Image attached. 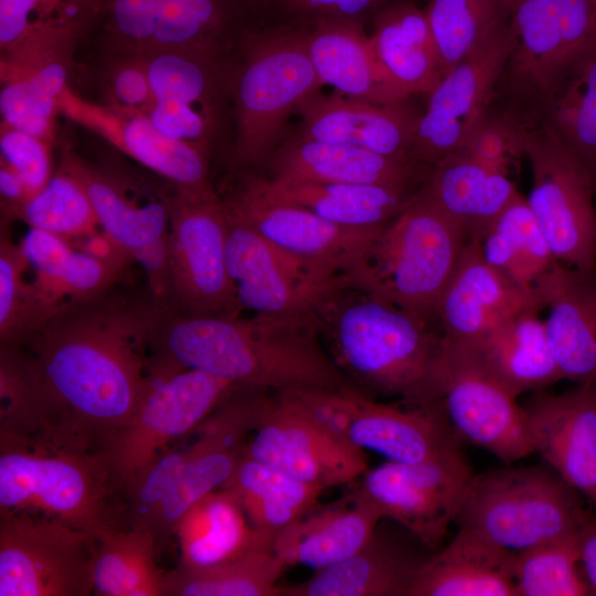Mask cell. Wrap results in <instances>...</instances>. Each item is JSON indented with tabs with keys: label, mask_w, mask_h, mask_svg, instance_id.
<instances>
[{
	"label": "cell",
	"mask_w": 596,
	"mask_h": 596,
	"mask_svg": "<svg viewBox=\"0 0 596 596\" xmlns=\"http://www.w3.org/2000/svg\"><path fill=\"white\" fill-rule=\"evenodd\" d=\"M161 306L148 287L119 283L67 300L9 344L25 384L24 435L99 455L151 384L150 339Z\"/></svg>",
	"instance_id": "6da1fadb"
},
{
	"label": "cell",
	"mask_w": 596,
	"mask_h": 596,
	"mask_svg": "<svg viewBox=\"0 0 596 596\" xmlns=\"http://www.w3.org/2000/svg\"><path fill=\"white\" fill-rule=\"evenodd\" d=\"M183 370L267 391L354 387L324 350L309 311L189 316L162 306L149 372L167 377Z\"/></svg>",
	"instance_id": "7a4b0ae2"
},
{
	"label": "cell",
	"mask_w": 596,
	"mask_h": 596,
	"mask_svg": "<svg viewBox=\"0 0 596 596\" xmlns=\"http://www.w3.org/2000/svg\"><path fill=\"white\" fill-rule=\"evenodd\" d=\"M309 313L340 372L364 394L408 402L441 398L445 337L436 317L337 278Z\"/></svg>",
	"instance_id": "3957f363"
},
{
	"label": "cell",
	"mask_w": 596,
	"mask_h": 596,
	"mask_svg": "<svg viewBox=\"0 0 596 596\" xmlns=\"http://www.w3.org/2000/svg\"><path fill=\"white\" fill-rule=\"evenodd\" d=\"M125 511L99 455L0 432V513L55 519L100 541L124 529Z\"/></svg>",
	"instance_id": "277c9868"
},
{
	"label": "cell",
	"mask_w": 596,
	"mask_h": 596,
	"mask_svg": "<svg viewBox=\"0 0 596 596\" xmlns=\"http://www.w3.org/2000/svg\"><path fill=\"white\" fill-rule=\"evenodd\" d=\"M470 240L422 189L375 235L344 280L436 317L440 294ZM437 318V317H436Z\"/></svg>",
	"instance_id": "5b68a950"
},
{
	"label": "cell",
	"mask_w": 596,
	"mask_h": 596,
	"mask_svg": "<svg viewBox=\"0 0 596 596\" xmlns=\"http://www.w3.org/2000/svg\"><path fill=\"white\" fill-rule=\"evenodd\" d=\"M298 23L263 32L246 26L238 36L245 50L233 70V171L266 160L289 115L322 85Z\"/></svg>",
	"instance_id": "8992f818"
},
{
	"label": "cell",
	"mask_w": 596,
	"mask_h": 596,
	"mask_svg": "<svg viewBox=\"0 0 596 596\" xmlns=\"http://www.w3.org/2000/svg\"><path fill=\"white\" fill-rule=\"evenodd\" d=\"M590 514L550 466L507 467L473 475L456 521L515 554L579 534Z\"/></svg>",
	"instance_id": "52a82bcc"
},
{
	"label": "cell",
	"mask_w": 596,
	"mask_h": 596,
	"mask_svg": "<svg viewBox=\"0 0 596 596\" xmlns=\"http://www.w3.org/2000/svg\"><path fill=\"white\" fill-rule=\"evenodd\" d=\"M512 47L482 115L533 127L560 66L596 34V0H505Z\"/></svg>",
	"instance_id": "ba28073f"
},
{
	"label": "cell",
	"mask_w": 596,
	"mask_h": 596,
	"mask_svg": "<svg viewBox=\"0 0 596 596\" xmlns=\"http://www.w3.org/2000/svg\"><path fill=\"white\" fill-rule=\"evenodd\" d=\"M291 393L331 434L389 461L419 462L460 448L441 398L384 403L356 387Z\"/></svg>",
	"instance_id": "9c48e42d"
},
{
	"label": "cell",
	"mask_w": 596,
	"mask_h": 596,
	"mask_svg": "<svg viewBox=\"0 0 596 596\" xmlns=\"http://www.w3.org/2000/svg\"><path fill=\"white\" fill-rule=\"evenodd\" d=\"M227 221L217 192L169 194L168 308L189 316L240 315L226 263Z\"/></svg>",
	"instance_id": "30bf717a"
},
{
	"label": "cell",
	"mask_w": 596,
	"mask_h": 596,
	"mask_svg": "<svg viewBox=\"0 0 596 596\" xmlns=\"http://www.w3.org/2000/svg\"><path fill=\"white\" fill-rule=\"evenodd\" d=\"M238 386L196 370L151 380L129 422L99 454L124 498L145 467L172 444L191 436Z\"/></svg>",
	"instance_id": "8fae6325"
},
{
	"label": "cell",
	"mask_w": 596,
	"mask_h": 596,
	"mask_svg": "<svg viewBox=\"0 0 596 596\" xmlns=\"http://www.w3.org/2000/svg\"><path fill=\"white\" fill-rule=\"evenodd\" d=\"M532 173L526 202L557 262L596 269L595 183L578 159L541 127L522 132Z\"/></svg>",
	"instance_id": "7c38bea8"
},
{
	"label": "cell",
	"mask_w": 596,
	"mask_h": 596,
	"mask_svg": "<svg viewBox=\"0 0 596 596\" xmlns=\"http://www.w3.org/2000/svg\"><path fill=\"white\" fill-rule=\"evenodd\" d=\"M98 540L58 520L0 513V596H88Z\"/></svg>",
	"instance_id": "4fadbf2b"
},
{
	"label": "cell",
	"mask_w": 596,
	"mask_h": 596,
	"mask_svg": "<svg viewBox=\"0 0 596 596\" xmlns=\"http://www.w3.org/2000/svg\"><path fill=\"white\" fill-rule=\"evenodd\" d=\"M245 455L324 490L369 469L364 450L318 424L288 391L264 394Z\"/></svg>",
	"instance_id": "5bb4252c"
},
{
	"label": "cell",
	"mask_w": 596,
	"mask_h": 596,
	"mask_svg": "<svg viewBox=\"0 0 596 596\" xmlns=\"http://www.w3.org/2000/svg\"><path fill=\"white\" fill-rule=\"evenodd\" d=\"M472 477L459 448L419 462L386 460L368 469L355 489L383 519L402 525L434 552L457 520Z\"/></svg>",
	"instance_id": "9a60e30c"
},
{
	"label": "cell",
	"mask_w": 596,
	"mask_h": 596,
	"mask_svg": "<svg viewBox=\"0 0 596 596\" xmlns=\"http://www.w3.org/2000/svg\"><path fill=\"white\" fill-rule=\"evenodd\" d=\"M219 195L228 215L255 228L320 286L350 273L384 226L338 224L302 207L265 201L234 179Z\"/></svg>",
	"instance_id": "2e32d148"
},
{
	"label": "cell",
	"mask_w": 596,
	"mask_h": 596,
	"mask_svg": "<svg viewBox=\"0 0 596 596\" xmlns=\"http://www.w3.org/2000/svg\"><path fill=\"white\" fill-rule=\"evenodd\" d=\"M443 404L461 441L509 465L534 453L523 407L489 370L475 347L445 338Z\"/></svg>",
	"instance_id": "e0dca14e"
},
{
	"label": "cell",
	"mask_w": 596,
	"mask_h": 596,
	"mask_svg": "<svg viewBox=\"0 0 596 596\" xmlns=\"http://www.w3.org/2000/svg\"><path fill=\"white\" fill-rule=\"evenodd\" d=\"M152 102L145 113L166 136L209 148L234 66L224 54L161 50L141 55Z\"/></svg>",
	"instance_id": "ac0fdd59"
},
{
	"label": "cell",
	"mask_w": 596,
	"mask_h": 596,
	"mask_svg": "<svg viewBox=\"0 0 596 596\" xmlns=\"http://www.w3.org/2000/svg\"><path fill=\"white\" fill-rule=\"evenodd\" d=\"M267 390L238 386L192 433L182 472L156 515L158 549L174 536L180 519L201 499L223 488L245 455Z\"/></svg>",
	"instance_id": "d6986e66"
},
{
	"label": "cell",
	"mask_w": 596,
	"mask_h": 596,
	"mask_svg": "<svg viewBox=\"0 0 596 596\" xmlns=\"http://www.w3.org/2000/svg\"><path fill=\"white\" fill-rule=\"evenodd\" d=\"M512 47L508 23L451 67L426 95L417 119L413 158L425 167L462 149L483 114Z\"/></svg>",
	"instance_id": "ffe728a7"
},
{
	"label": "cell",
	"mask_w": 596,
	"mask_h": 596,
	"mask_svg": "<svg viewBox=\"0 0 596 596\" xmlns=\"http://www.w3.org/2000/svg\"><path fill=\"white\" fill-rule=\"evenodd\" d=\"M58 167L87 193L100 230L132 258L139 249L168 236L171 185L113 161H89L64 149Z\"/></svg>",
	"instance_id": "44dd1931"
},
{
	"label": "cell",
	"mask_w": 596,
	"mask_h": 596,
	"mask_svg": "<svg viewBox=\"0 0 596 596\" xmlns=\"http://www.w3.org/2000/svg\"><path fill=\"white\" fill-rule=\"evenodd\" d=\"M61 111L172 188L201 194L216 192L209 174V152L166 136L145 113L91 104L70 87L62 98Z\"/></svg>",
	"instance_id": "7402d4cb"
},
{
	"label": "cell",
	"mask_w": 596,
	"mask_h": 596,
	"mask_svg": "<svg viewBox=\"0 0 596 596\" xmlns=\"http://www.w3.org/2000/svg\"><path fill=\"white\" fill-rule=\"evenodd\" d=\"M522 407L534 453L596 505V381L534 392Z\"/></svg>",
	"instance_id": "603a6c76"
},
{
	"label": "cell",
	"mask_w": 596,
	"mask_h": 596,
	"mask_svg": "<svg viewBox=\"0 0 596 596\" xmlns=\"http://www.w3.org/2000/svg\"><path fill=\"white\" fill-rule=\"evenodd\" d=\"M429 552L402 525L398 531L382 519L354 554L304 582L281 585V596H408Z\"/></svg>",
	"instance_id": "cb8c5ba5"
},
{
	"label": "cell",
	"mask_w": 596,
	"mask_h": 596,
	"mask_svg": "<svg viewBox=\"0 0 596 596\" xmlns=\"http://www.w3.org/2000/svg\"><path fill=\"white\" fill-rule=\"evenodd\" d=\"M225 214L227 269L242 309L259 315L308 312L324 286L255 228Z\"/></svg>",
	"instance_id": "d4e9b609"
},
{
	"label": "cell",
	"mask_w": 596,
	"mask_h": 596,
	"mask_svg": "<svg viewBox=\"0 0 596 596\" xmlns=\"http://www.w3.org/2000/svg\"><path fill=\"white\" fill-rule=\"evenodd\" d=\"M532 307L543 309L535 288H524L489 265L479 238L471 236L438 298L435 313L447 340L475 341Z\"/></svg>",
	"instance_id": "484cf974"
},
{
	"label": "cell",
	"mask_w": 596,
	"mask_h": 596,
	"mask_svg": "<svg viewBox=\"0 0 596 596\" xmlns=\"http://www.w3.org/2000/svg\"><path fill=\"white\" fill-rule=\"evenodd\" d=\"M406 100L374 104L338 92H317L299 105L301 136L347 143L403 161L413 158L414 135L421 111ZM419 164V163H417Z\"/></svg>",
	"instance_id": "4316f807"
},
{
	"label": "cell",
	"mask_w": 596,
	"mask_h": 596,
	"mask_svg": "<svg viewBox=\"0 0 596 596\" xmlns=\"http://www.w3.org/2000/svg\"><path fill=\"white\" fill-rule=\"evenodd\" d=\"M534 288L547 309L546 337L563 379L596 381V269L555 260Z\"/></svg>",
	"instance_id": "83f0119b"
},
{
	"label": "cell",
	"mask_w": 596,
	"mask_h": 596,
	"mask_svg": "<svg viewBox=\"0 0 596 596\" xmlns=\"http://www.w3.org/2000/svg\"><path fill=\"white\" fill-rule=\"evenodd\" d=\"M99 14L100 0H0L1 67L74 57Z\"/></svg>",
	"instance_id": "f1b7e54d"
},
{
	"label": "cell",
	"mask_w": 596,
	"mask_h": 596,
	"mask_svg": "<svg viewBox=\"0 0 596 596\" xmlns=\"http://www.w3.org/2000/svg\"><path fill=\"white\" fill-rule=\"evenodd\" d=\"M430 168L360 147L300 136L278 149L269 180L421 188Z\"/></svg>",
	"instance_id": "f546056e"
},
{
	"label": "cell",
	"mask_w": 596,
	"mask_h": 596,
	"mask_svg": "<svg viewBox=\"0 0 596 596\" xmlns=\"http://www.w3.org/2000/svg\"><path fill=\"white\" fill-rule=\"evenodd\" d=\"M300 23L322 85H331L347 97L374 104H394L409 98L380 64L363 23L333 18Z\"/></svg>",
	"instance_id": "4dcf8cb0"
},
{
	"label": "cell",
	"mask_w": 596,
	"mask_h": 596,
	"mask_svg": "<svg viewBox=\"0 0 596 596\" xmlns=\"http://www.w3.org/2000/svg\"><path fill=\"white\" fill-rule=\"evenodd\" d=\"M382 519L376 507L354 489L327 504L318 502L280 530L273 551L287 567L319 571L354 554Z\"/></svg>",
	"instance_id": "1f68e13d"
},
{
	"label": "cell",
	"mask_w": 596,
	"mask_h": 596,
	"mask_svg": "<svg viewBox=\"0 0 596 596\" xmlns=\"http://www.w3.org/2000/svg\"><path fill=\"white\" fill-rule=\"evenodd\" d=\"M233 179L265 201L306 209L328 221L356 227H381L400 213L421 188L373 184L283 183L249 170Z\"/></svg>",
	"instance_id": "d6a6232c"
},
{
	"label": "cell",
	"mask_w": 596,
	"mask_h": 596,
	"mask_svg": "<svg viewBox=\"0 0 596 596\" xmlns=\"http://www.w3.org/2000/svg\"><path fill=\"white\" fill-rule=\"evenodd\" d=\"M533 127L545 129L573 153L596 187V34L553 75Z\"/></svg>",
	"instance_id": "836d02e7"
},
{
	"label": "cell",
	"mask_w": 596,
	"mask_h": 596,
	"mask_svg": "<svg viewBox=\"0 0 596 596\" xmlns=\"http://www.w3.org/2000/svg\"><path fill=\"white\" fill-rule=\"evenodd\" d=\"M513 558L514 553L459 526L421 566L408 596H515Z\"/></svg>",
	"instance_id": "e575fe53"
},
{
	"label": "cell",
	"mask_w": 596,
	"mask_h": 596,
	"mask_svg": "<svg viewBox=\"0 0 596 596\" xmlns=\"http://www.w3.org/2000/svg\"><path fill=\"white\" fill-rule=\"evenodd\" d=\"M369 34L374 53L408 96L427 95L446 74L424 8L403 1L379 12Z\"/></svg>",
	"instance_id": "d590c367"
},
{
	"label": "cell",
	"mask_w": 596,
	"mask_h": 596,
	"mask_svg": "<svg viewBox=\"0 0 596 596\" xmlns=\"http://www.w3.org/2000/svg\"><path fill=\"white\" fill-rule=\"evenodd\" d=\"M277 533L256 529L226 490L209 493L180 519L174 536L180 565L204 568L273 547Z\"/></svg>",
	"instance_id": "8d00e7d4"
},
{
	"label": "cell",
	"mask_w": 596,
	"mask_h": 596,
	"mask_svg": "<svg viewBox=\"0 0 596 596\" xmlns=\"http://www.w3.org/2000/svg\"><path fill=\"white\" fill-rule=\"evenodd\" d=\"M532 307L470 342L497 379L514 395L539 392L564 380L540 319Z\"/></svg>",
	"instance_id": "74e56055"
},
{
	"label": "cell",
	"mask_w": 596,
	"mask_h": 596,
	"mask_svg": "<svg viewBox=\"0 0 596 596\" xmlns=\"http://www.w3.org/2000/svg\"><path fill=\"white\" fill-rule=\"evenodd\" d=\"M423 191L471 236H480L519 193L509 174L458 151L434 166Z\"/></svg>",
	"instance_id": "f35d334b"
},
{
	"label": "cell",
	"mask_w": 596,
	"mask_h": 596,
	"mask_svg": "<svg viewBox=\"0 0 596 596\" xmlns=\"http://www.w3.org/2000/svg\"><path fill=\"white\" fill-rule=\"evenodd\" d=\"M73 64L61 56L1 67V123L51 142Z\"/></svg>",
	"instance_id": "ab89813d"
},
{
	"label": "cell",
	"mask_w": 596,
	"mask_h": 596,
	"mask_svg": "<svg viewBox=\"0 0 596 596\" xmlns=\"http://www.w3.org/2000/svg\"><path fill=\"white\" fill-rule=\"evenodd\" d=\"M256 529L278 533L319 502L323 488L244 455L223 486Z\"/></svg>",
	"instance_id": "60d3db41"
},
{
	"label": "cell",
	"mask_w": 596,
	"mask_h": 596,
	"mask_svg": "<svg viewBox=\"0 0 596 596\" xmlns=\"http://www.w3.org/2000/svg\"><path fill=\"white\" fill-rule=\"evenodd\" d=\"M477 237L486 262L524 288H534L556 260L526 199L520 193Z\"/></svg>",
	"instance_id": "b9f144b4"
},
{
	"label": "cell",
	"mask_w": 596,
	"mask_h": 596,
	"mask_svg": "<svg viewBox=\"0 0 596 596\" xmlns=\"http://www.w3.org/2000/svg\"><path fill=\"white\" fill-rule=\"evenodd\" d=\"M157 539L151 530L120 529L95 547L92 582L103 596H162L166 571L156 562Z\"/></svg>",
	"instance_id": "7bdbcfd3"
},
{
	"label": "cell",
	"mask_w": 596,
	"mask_h": 596,
	"mask_svg": "<svg viewBox=\"0 0 596 596\" xmlns=\"http://www.w3.org/2000/svg\"><path fill=\"white\" fill-rule=\"evenodd\" d=\"M286 568L273 547L204 568L179 564L166 571L162 596H281Z\"/></svg>",
	"instance_id": "ee69618b"
},
{
	"label": "cell",
	"mask_w": 596,
	"mask_h": 596,
	"mask_svg": "<svg viewBox=\"0 0 596 596\" xmlns=\"http://www.w3.org/2000/svg\"><path fill=\"white\" fill-rule=\"evenodd\" d=\"M446 73L507 22L505 0H426L424 7Z\"/></svg>",
	"instance_id": "f6af8a7d"
},
{
	"label": "cell",
	"mask_w": 596,
	"mask_h": 596,
	"mask_svg": "<svg viewBox=\"0 0 596 596\" xmlns=\"http://www.w3.org/2000/svg\"><path fill=\"white\" fill-rule=\"evenodd\" d=\"M20 220L30 228L43 230L72 242L98 233V219L78 180L57 167L46 184L18 210Z\"/></svg>",
	"instance_id": "bcb514c9"
},
{
	"label": "cell",
	"mask_w": 596,
	"mask_h": 596,
	"mask_svg": "<svg viewBox=\"0 0 596 596\" xmlns=\"http://www.w3.org/2000/svg\"><path fill=\"white\" fill-rule=\"evenodd\" d=\"M578 536L547 542L515 553V596L589 595L579 564Z\"/></svg>",
	"instance_id": "7dc6e473"
},
{
	"label": "cell",
	"mask_w": 596,
	"mask_h": 596,
	"mask_svg": "<svg viewBox=\"0 0 596 596\" xmlns=\"http://www.w3.org/2000/svg\"><path fill=\"white\" fill-rule=\"evenodd\" d=\"M162 0H100L97 30L105 56L151 51Z\"/></svg>",
	"instance_id": "c3c4849f"
},
{
	"label": "cell",
	"mask_w": 596,
	"mask_h": 596,
	"mask_svg": "<svg viewBox=\"0 0 596 596\" xmlns=\"http://www.w3.org/2000/svg\"><path fill=\"white\" fill-rule=\"evenodd\" d=\"M29 268L20 243L13 242L8 224L0 233V344H18L33 329Z\"/></svg>",
	"instance_id": "681fc988"
},
{
	"label": "cell",
	"mask_w": 596,
	"mask_h": 596,
	"mask_svg": "<svg viewBox=\"0 0 596 596\" xmlns=\"http://www.w3.org/2000/svg\"><path fill=\"white\" fill-rule=\"evenodd\" d=\"M187 456L188 446L173 445L131 480L125 490L124 529L151 530L156 515L179 480Z\"/></svg>",
	"instance_id": "f907efd6"
},
{
	"label": "cell",
	"mask_w": 596,
	"mask_h": 596,
	"mask_svg": "<svg viewBox=\"0 0 596 596\" xmlns=\"http://www.w3.org/2000/svg\"><path fill=\"white\" fill-rule=\"evenodd\" d=\"M51 142L1 123L0 162L22 179L29 198L41 190L53 171Z\"/></svg>",
	"instance_id": "816d5d0a"
},
{
	"label": "cell",
	"mask_w": 596,
	"mask_h": 596,
	"mask_svg": "<svg viewBox=\"0 0 596 596\" xmlns=\"http://www.w3.org/2000/svg\"><path fill=\"white\" fill-rule=\"evenodd\" d=\"M104 66L105 104L146 113L152 94L141 55L105 56Z\"/></svg>",
	"instance_id": "f5cc1de1"
},
{
	"label": "cell",
	"mask_w": 596,
	"mask_h": 596,
	"mask_svg": "<svg viewBox=\"0 0 596 596\" xmlns=\"http://www.w3.org/2000/svg\"><path fill=\"white\" fill-rule=\"evenodd\" d=\"M522 132L505 121L482 115L460 151L509 174L511 163L523 157Z\"/></svg>",
	"instance_id": "db71d44e"
},
{
	"label": "cell",
	"mask_w": 596,
	"mask_h": 596,
	"mask_svg": "<svg viewBox=\"0 0 596 596\" xmlns=\"http://www.w3.org/2000/svg\"><path fill=\"white\" fill-rule=\"evenodd\" d=\"M277 9L294 21L345 19L363 23L382 10L403 1L414 0H272Z\"/></svg>",
	"instance_id": "11a10c76"
},
{
	"label": "cell",
	"mask_w": 596,
	"mask_h": 596,
	"mask_svg": "<svg viewBox=\"0 0 596 596\" xmlns=\"http://www.w3.org/2000/svg\"><path fill=\"white\" fill-rule=\"evenodd\" d=\"M72 243L56 234L30 228L20 242L35 277L54 275L73 252Z\"/></svg>",
	"instance_id": "9f6ffc18"
},
{
	"label": "cell",
	"mask_w": 596,
	"mask_h": 596,
	"mask_svg": "<svg viewBox=\"0 0 596 596\" xmlns=\"http://www.w3.org/2000/svg\"><path fill=\"white\" fill-rule=\"evenodd\" d=\"M579 564L589 588L596 596V515L590 514L578 536Z\"/></svg>",
	"instance_id": "6f0895ef"
}]
</instances>
